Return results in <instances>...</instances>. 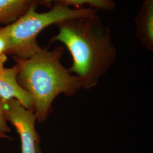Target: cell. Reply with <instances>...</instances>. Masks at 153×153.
<instances>
[{
	"label": "cell",
	"mask_w": 153,
	"mask_h": 153,
	"mask_svg": "<svg viewBox=\"0 0 153 153\" xmlns=\"http://www.w3.org/2000/svg\"><path fill=\"white\" fill-rule=\"evenodd\" d=\"M98 13L67 19L56 24L59 33L51 42L65 45L72 57L69 71L80 79L82 88L95 86L114 64L116 49L109 28Z\"/></svg>",
	"instance_id": "cell-1"
},
{
	"label": "cell",
	"mask_w": 153,
	"mask_h": 153,
	"mask_svg": "<svg viewBox=\"0 0 153 153\" xmlns=\"http://www.w3.org/2000/svg\"><path fill=\"white\" fill-rule=\"evenodd\" d=\"M64 52V48L59 46L52 51L42 48L26 59L14 57L18 69L17 81L33 99L40 123L47 120L59 94L71 97L82 88L79 78L62 65Z\"/></svg>",
	"instance_id": "cell-2"
},
{
	"label": "cell",
	"mask_w": 153,
	"mask_h": 153,
	"mask_svg": "<svg viewBox=\"0 0 153 153\" xmlns=\"http://www.w3.org/2000/svg\"><path fill=\"white\" fill-rule=\"evenodd\" d=\"M37 4L10 25V41L6 53L19 59L30 57L42 49L37 42L39 33L45 28L69 18L98 13L91 7L71 9L62 2H56L49 11L38 13Z\"/></svg>",
	"instance_id": "cell-3"
},
{
	"label": "cell",
	"mask_w": 153,
	"mask_h": 153,
	"mask_svg": "<svg viewBox=\"0 0 153 153\" xmlns=\"http://www.w3.org/2000/svg\"><path fill=\"white\" fill-rule=\"evenodd\" d=\"M6 120L10 121L19 134L22 153H37L40 138L35 129L36 116L33 110L25 108L16 99H2Z\"/></svg>",
	"instance_id": "cell-4"
},
{
	"label": "cell",
	"mask_w": 153,
	"mask_h": 153,
	"mask_svg": "<svg viewBox=\"0 0 153 153\" xmlns=\"http://www.w3.org/2000/svg\"><path fill=\"white\" fill-rule=\"evenodd\" d=\"M17 66L0 69V98L3 100L16 99L26 109L34 111L33 99L19 85L16 77Z\"/></svg>",
	"instance_id": "cell-5"
},
{
	"label": "cell",
	"mask_w": 153,
	"mask_h": 153,
	"mask_svg": "<svg viewBox=\"0 0 153 153\" xmlns=\"http://www.w3.org/2000/svg\"><path fill=\"white\" fill-rule=\"evenodd\" d=\"M135 33L146 48L153 50V0H145L135 18Z\"/></svg>",
	"instance_id": "cell-6"
},
{
	"label": "cell",
	"mask_w": 153,
	"mask_h": 153,
	"mask_svg": "<svg viewBox=\"0 0 153 153\" xmlns=\"http://www.w3.org/2000/svg\"><path fill=\"white\" fill-rule=\"evenodd\" d=\"M38 4L37 0H0V23L18 19Z\"/></svg>",
	"instance_id": "cell-7"
},
{
	"label": "cell",
	"mask_w": 153,
	"mask_h": 153,
	"mask_svg": "<svg viewBox=\"0 0 153 153\" xmlns=\"http://www.w3.org/2000/svg\"><path fill=\"white\" fill-rule=\"evenodd\" d=\"M38 3L48 7L51 6L53 2L64 3L68 6H74L75 8H81L84 5H88L97 10L112 11L116 8L114 0H37Z\"/></svg>",
	"instance_id": "cell-8"
},
{
	"label": "cell",
	"mask_w": 153,
	"mask_h": 153,
	"mask_svg": "<svg viewBox=\"0 0 153 153\" xmlns=\"http://www.w3.org/2000/svg\"><path fill=\"white\" fill-rule=\"evenodd\" d=\"M10 25L0 28V53H6L10 41Z\"/></svg>",
	"instance_id": "cell-9"
},
{
	"label": "cell",
	"mask_w": 153,
	"mask_h": 153,
	"mask_svg": "<svg viewBox=\"0 0 153 153\" xmlns=\"http://www.w3.org/2000/svg\"><path fill=\"white\" fill-rule=\"evenodd\" d=\"M11 131L7 124V121L4 114L2 107V99L0 98V131L4 133Z\"/></svg>",
	"instance_id": "cell-10"
},
{
	"label": "cell",
	"mask_w": 153,
	"mask_h": 153,
	"mask_svg": "<svg viewBox=\"0 0 153 153\" xmlns=\"http://www.w3.org/2000/svg\"><path fill=\"white\" fill-rule=\"evenodd\" d=\"M7 60V56L5 53H0V69L4 68V64Z\"/></svg>",
	"instance_id": "cell-11"
},
{
	"label": "cell",
	"mask_w": 153,
	"mask_h": 153,
	"mask_svg": "<svg viewBox=\"0 0 153 153\" xmlns=\"http://www.w3.org/2000/svg\"><path fill=\"white\" fill-rule=\"evenodd\" d=\"M0 138H9V137L7 135H6L5 133L0 131Z\"/></svg>",
	"instance_id": "cell-12"
},
{
	"label": "cell",
	"mask_w": 153,
	"mask_h": 153,
	"mask_svg": "<svg viewBox=\"0 0 153 153\" xmlns=\"http://www.w3.org/2000/svg\"><path fill=\"white\" fill-rule=\"evenodd\" d=\"M37 153H43L42 152V151H41V149H40V148L39 147L38 148V152H37Z\"/></svg>",
	"instance_id": "cell-13"
}]
</instances>
